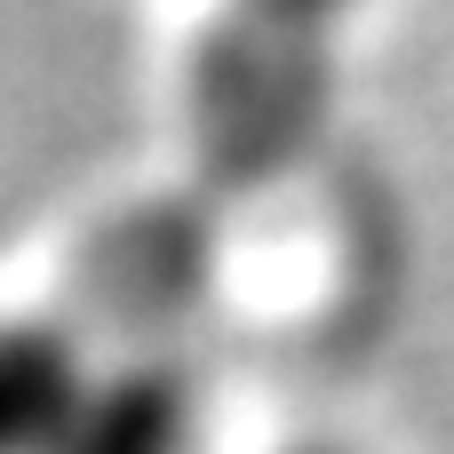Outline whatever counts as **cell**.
Masks as SVG:
<instances>
[{"instance_id": "cell-1", "label": "cell", "mask_w": 454, "mask_h": 454, "mask_svg": "<svg viewBox=\"0 0 454 454\" xmlns=\"http://www.w3.org/2000/svg\"><path fill=\"white\" fill-rule=\"evenodd\" d=\"M104 375L56 311L0 319V454H64L80 439Z\"/></svg>"}]
</instances>
